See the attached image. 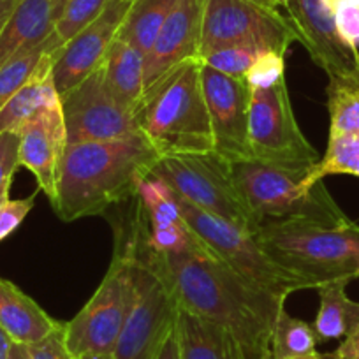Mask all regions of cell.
<instances>
[{
    "label": "cell",
    "mask_w": 359,
    "mask_h": 359,
    "mask_svg": "<svg viewBox=\"0 0 359 359\" xmlns=\"http://www.w3.org/2000/svg\"><path fill=\"white\" fill-rule=\"evenodd\" d=\"M137 252L169 282L182 309L229 331L252 359H271L275 320L285 299L234 273L201 240L184 254L157 255L134 240Z\"/></svg>",
    "instance_id": "obj_1"
},
{
    "label": "cell",
    "mask_w": 359,
    "mask_h": 359,
    "mask_svg": "<svg viewBox=\"0 0 359 359\" xmlns=\"http://www.w3.org/2000/svg\"><path fill=\"white\" fill-rule=\"evenodd\" d=\"M161 155L140 133L122 140L67 144L53 210L64 222L104 215L133 198Z\"/></svg>",
    "instance_id": "obj_2"
},
{
    "label": "cell",
    "mask_w": 359,
    "mask_h": 359,
    "mask_svg": "<svg viewBox=\"0 0 359 359\" xmlns=\"http://www.w3.org/2000/svg\"><path fill=\"white\" fill-rule=\"evenodd\" d=\"M134 118L137 133L158 155L215 151L201 86V58L182 62L151 83Z\"/></svg>",
    "instance_id": "obj_3"
},
{
    "label": "cell",
    "mask_w": 359,
    "mask_h": 359,
    "mask_svg": "<svg viewBox=\"0 0 359 359\" xmlns=\"http://www.w3.org/2000/svg\"><path fill=\"white\" fill-rule=\"evenodd\" d=\"M255 236L269 257L302 278L309 289L359 278V226L348 217L337 224L264 222Z\"/></svg>",
    "instance_id": "obj_4"
},
{
    "label": "cell",
    "mask_w": 359,
    "mask_h": 359,
    "mask_svg": "<svg viewBox=\"0 0 359 359\" xmlns=\"http://www.w3.org/2000/svg\"><path fill=\"white\" fill-rule=\"evenodd\" d=\"M234 184L259 226L264 222L313 220L337 224L347 219L324 184L303 185L310 168H289L257 158L231 162Z\"/></svg>",
    "instance_id": "obj_5"
},
{
    "label": "cell",
    "mask_w": 359,
    "mask_h": 359,
    "mask_svg": "<svg viewBox=\"0 0 359 359\" xmlns=\"http://www.w3.org/2000/svg\"><path fill=\"white\" fill-rule=\"evenodd\" d=\"M176 201L192 233L241 278L282 299H287L296 291L309 289L302 278L282 268L266 254L254 233L229 220L203 212L178 194Z\"/></svg>",
    "instance_id": "obj_6"
},
{
    "label": "cell",
    "mask_w": 359,
    "mask_h": 359,
    "mask_svg": "<svg viewBox=\"0 0 359 359\" xmlns=\"http://www.w3.org/2000/svg\"><path fill=\"white\" fill-rule=\"evenodd\" d=\"M151 175L164 180L180 198L203 212L257 233L259 222L238 192L231 162L217 151L161 155Z\"/></svg>",
    "instance_id": "obj_7"
},
{
    "label": "cell",
    "mask_w": 359,
    "mask_h": 359,
    "mask_svg": "<svg viewBox=\"0 0 359 359\" xmlns=\"http://www.w3.org/2000/svg\"><path fill=\"white\" fill-rule=\"evenodd\" d=\"M133 247H116L108 273L94 296L69 323L64 338L69 352L79 359L86 354H113L134 296Z\"/></svg>",
    "instance_id": "obj_8"
},
{
    "label": "cell",
    "mask_w": 359,
    "mask_h": 359,
    "mask_svg": "<svg viewBox=\"0 0 359 359\" xmlns=\"http://www.w3.org/2000/svg\"><path fill=\"white\" fill-rule=\"evenodd\" d=\"M298 41L287 16L254 0H205L199 57L231 46L285 55Z\"/></svg>",
    "instance_id": "obj_9"
},
{
    "label": "cell",
    "mask_w": 359,
    "mask_h": 359,
    "mask_svg": "<svg viewBox=\"0 0 359 359\" xmlns=\"http://www.w3.org/2000/svg\"><path fill=\"white\" fill-rule=\"evenodd\" d=\"M134 296L113 359H154L176 323L178 302L169 282L137 252L134 240Z\"/></svg>",
    "instance_id": "obj_10"
},
{
    "label": "cell",
    "mask_w": 359,
    "mask_h": 359,
    "mask_svg": "<svg viewBox=\"0 0 359 359\" xmlns=\"http://www.w3.org/2000/svg\"><path fill=\"white\" fill-rule=\"evenodd\" d=\"M248 150L250 158L289 168H312L319 162V154L299 129L285 79L250 90Z\"/></svg>",
    "instance_id": "obj_11"
},
{
    "label": "cell",
    "mask_w": 359,
    "mask_h": 359,
    "mask_svg": "<svg viewBox=\"0 0 359 359\" xmlns=\"http://www.w3.org/2000/svg\"><path fill=\"white\" fill-rule=\"evenodd\" d=\"M60 101L67 144L122 140L137 134L134 111L113 97L102 67L62 94Z\"/></svg>",
    "instance_id": "obj_12"
},
{
    "label": "cell",
    "mask_w": 359,
    "mask_h": 359,
    "mask_svg": "<svg viewBox=\"0 0 359 359\" xmlns=\"http://www.w3.org/2000/svg\"><path fill=\"white\" fill-rule=\"evenodd\" d=\"M201 86L217 154L229 162L250 158V88L245 79L222 74L201 60Z\"/></svg>",
    "instance_id": "obj_13"
},
{
    "label": "cell",
    "mask_w": 359,
    "mask_h": 359,
    "mask_svg": "<svg viewBox=\"0 0 359 359\" xmlns=\"http://www.w3.org/2000/svg\"><path fill=\"white\" fill-rule=\"evenodd\" d=\"M285 11L298 41L327 78L358 74L359 50L344 43L326 0H289Z\"/></svg>",
    "instance_id": "obj_14"
},
{
    "label": "cell",
    "mask_w": 359,
    "mask_h": 359,
    "mask_svg": "<svg viewBox=\"0 0 359 359\" xmlns=\"http://www.w3.org/2000/svg\"><path fill=\"white\" fill-rule=\"evenodd\" d=\"M130 4L133 0H108L101 16L58 50L53 64V81L58 94H65L72 86L79 85L104 64Z\"/></svg>",
    "instance_id": "obj_15"
},
{
    "label": "cell",
    "mask_w": 359,
    "mask_h": 359,
    "mask_svg": "<svg viewBox=\"0 0 359 359\" xmlns=\"http://www.w3.org/2000/svg\"><path fill=\"white\" fill-rule=\"evenodd\" d=\"M20 134V165L36 176L39 191L55 206L58 198V176L67 148L64 111L60 97L37 111Z\"/></svg>",
    "instance_id": "obj_16"
},
{
    "label": "cell",
    "mask_w": 359,
    "mask_h": 359,
    "mask_svg": "<svg viewBox=\"0 0 359 359\" xmlns=\"http://www.w3.org/2000/svg\"><path fill=\"white\" fill-rule=\"evenodd\" d=\"M203 9L205 0H178L147 53L144 90L182 62L201 58Z\"/></svg>",
    "instance_id": "obj_17"
},
{
    "label": "cell",
    "mask_w": 359,
    "mask_h": 359,
    "mask_svg": "<svg viewBox=\"0 0 359 359\" xmlns=\"http://www.w3.org/2000/svg\"><path fill=\"white\" fill-rule=\"evenodd\" d=\"M176 331L182 359H252L229 331L180 305Z\"/></svg>",
    "instance_id": "obj_18"
},
{
    "label": "cell",
    "mask_w": 359,
    "mask_h": 359,
    "mask_svg": "<svg viewBox=\"0 0 359 359\" xmlns=\"http://www.w3.org/2000/svg\"><path fill=\"white\" fill-rule=\"evenodd\" d=\"M0 326L13 341L36 344L62 326L18 285L0 277Z\"/></svg>",
    "instance_id": "obj_19"
},
{
    "label": "cell",
    "mask_w": 359,
    "mask_h": 359,
    "mask_svg": "<svg viewBox=\"0 0 359 359\" xmlns=\"http://www.w3.org/2000/svg\"><path fill=\"white\" fill-rule=\"evenodd\" d=\"M53 34L55 11L51 0H20L0 34V67L20 51L44 43Z\"/></svg>",
    "instance_id": "obj_20"
},
{
    "label": "cell",
    "mask_w": 359,
    "mask_h": 359,
    "mask_svg": "<svg viewBox=\"0 0 359 359\" xmlns=\"http://www.w3.org/2000/svg\"><path fill=\"white\" fill-rule=\"evenodd\" d=\"M57 51L46 55L36 74L2 106L0 109V133H18L37 111L60 97L53 81V64Z\"/></svg>",
    "instance_id": "obj_21"
},
{
    "label": "cell",
    "mask_w": 359,
    "mask_h": 359,
    "mask_svg": "<svg viewBox=\"0 0 359 359\" xmlns=\"http://www.w3.org/2000/svg\"><path fill=\"white\" fill-rule=\"evenodd\" d=\"M144 60L143 51L116 37L101 65L113 97L130 111L137 108L144 94Z\"/></svg>",
    "instance_id": "obj_22"
},
{
    "label": "cell",
    "mask_w": 359,
    "mask_h": 359,
    "mask_svg": "<svg viewBox=\"0 0 359 359\" xmlns=\"http://www.w3.org/2000/svg\"><path fill=\"white\" fill-rule=\"evenodd\" d=\"M345 287L341 280L317 287L320 303L312 326L319 341L340 340L359 326V302L348 298Z\"/></svg>",
    "instance_id": "obj_23"
},
{
    "label": "cell",
    "mask_w": 359,
    "mask_h": 359,
    "mask_svg": "<svg viewBox=\"0 0 359 359\" xmlns=\"http://www.w3.org/2000/svg\"><path fill=\"white\" fill-rule=\"evenodd\" d=\"M176 4L178 0H133L116 37L147 55Z\"/></svg>",
    "instance_id": "obj_24"
},
{
    "label": "cell",
    "mask_w": 359,
    "mask_h": 359,
    "mask_svg": "<svg viewBox=\"0 0 359 359\" xmlns=\"http://www.w3.org/2000/svg\"><path fill=\"white\" fill-rule=\"evenodd\" d=\"M330 136L359 134V72L347 78H331L327 85Z\"/></svg>",
    "instance_id": "obj_25"
},
{
    "label": "cell",
    "mask_w": 359,
    "mask_h": 359,
    "mask_svg": "<svg viewBox=\"0 0 359 359\" xmlns=\"http://www.w3.org/2000/svg\"><path fill=\"white\" fill-rule=\"evenodd\" d=\"M330 175H352L359 178V134L330 136L326 154L310 168L303 185L312 189Z\"/></svg>",
    "instance_id": "obj_26"
},
{
    "label": "cell",
    "mask_w": 359,
    "mask_h": 359,
    "mask_svg": "<svg viewBox=\"0 0 359 359\" xmlns=\"http://www.w3.org/2000/svg\"><path fill=\"white\" fill-rule=\"evenodd\" d=\"M317 334L312 324L296 319L282 309L275 320L269 355L271 359H296L317 352Z\"/></svg>",
    "instance_id": "obj_27"
},
{
    "label": "cell",
    "mask_w": 359,
    "mask_h": 359,
    "mask_svg": "<svg viewBox=\"0 0 359 359\" xmlns=\"http://www.w3.org/2000/svg\"><path fill=\"white\" fill-rule=\"evenodd\" d=\"M62 46H64V43L58 39L57 34H53L44 43L29 48V50L20 51L18 55L9 58L0 67V109L36 74V71L39 69L44 57L53 53V51L60 50Z\"/></svg>",
    "instance_id": "obj_28"
},
{
    "label": "cell",
    "mask_w": 359,
    "mask_h": 359,
    "mask_svg": "<svg viewBox=\"0 0 359 359\" xmlns=\"http://www.w3.org/2000/svg\"><path fill=\"white\" fill-rule=\"evenodd\" d=\"M136 198L140 201L141 212L147 219L148 227L168 226L182 222L184 217L178 208L176 194L164 180L155 175H147L137 185Z\"/></svg>",
    "instance_id": "obj_29"
},
{
    "label": "cell",
    "mask_w": 359,
    "mask_h": 359,
    "mask_svg": "<svg viewBox=\"0 0 359 359\" xmlns=\"http://www.w3.org/2000/svg\"><path fill=\"white\" fill-rule=\"evenodd\" d=\"M108 0H67L55 20V34L62 43L71 41L76 34L101 16Z\"/></svg>",
    "instance_id": "obj_30"
},
{
    "label": "cell",
    "mask_w": 359,
    "mask_h": 359,
    "mask_svg": "<svg viewBox=\"0 0 359 359\" xmlns=\"http://www.w3.org/2000/svg\"><path fill=\"white\" fill-rule=\"evenodd\" d=\"M262 53H266V51L254 46H231L213 51V53L203 57L201 60L222 74L243 79L248 69L254 65V62Z\"/></svg>",
    "instance_id": "obj_31"
},
{
    "label": "cell",
    "mask_w": 359,
    "mask_h": 359,
    "mask_svg": "<svg viewBox=\"0 0 359 359\" xmlns=\"http://www.w3.org/2000/svg\"><path fill=\"white\" fill-rule=\"evenodd\" d=\"M243 79L250 90L277 85L278 81L285 79V55L266 51L254 62Z\"/></svg>",
    "instance_id": "obj_32"
},
{
    "label": "cell",
    "mask_w": 359,
    "mask_h": 359,
    "mask_svg": "<svg viewBox=\"0 0 359 359\" xmlns=\"http://www.w3.org/2000/svg\"><path fill=\"white\" fill-rule=\"evenodd\" d=\"M36 203V194L23 199H9L0 206V241L11 236L27 219Z\"/></svg>",
    "instance_id": "obj_33"
},
{
    "label": "cell",
    "mask_w": 359,
    "mask_h": 359,
    "mask_svg": "<svg viewBox=\"0 0 359 359\" xmlns=\"http://www.w3.org/2000/svg\"><path fill=\"white\" fill-rule=\"evenodd\" d=\"M20 165V134L0 133V187L13 184V176Z\"/></svg>",
    "instance_id": "obj_34"
},
{
    "label": "cell",
    "mask_w": 359,
    "mask_h": 359,
    "mask_svg": "<svg viewBox=\"0 0 359 359\" xmlns=\"http://www.w3.org/2000/svg\"><path fill=\"white\" fill-rule=\"evenodd\" d=\"M27 348H29L30 359H76L65 345L64 323L46 338L27 345Z\"/></svg>",
    "instance_id": "obj_35"
},
{
    "label": "cell",
    "mask_w": 359,
    "mask_h": 359,
    "mask_svg": "<svg viewBox=\"0 0 359 359\" xmlns=\"http://www.w3.org/2000/svg\"><path fill=\"white\" fill-rule=\"evenodd\" d=\"M334 22L344 43L359 50V8L338 6L334 9Z\"/></svg>",
    "instance_id": "obj_36"
},
{
    "label": "cell",
    "mask_w": 359,
    "mask_h": 359,
    "mask_svg": "<svg viewBox=\"0 0 359 359\" xmlns=\"http://www.w3.org/2000/svg\"><path fill=\"white\" fill-rule=\"evenodd\" d=\"M323 355L324 359H359V326L352 330L333 352Z\"/></svg>",
    "instance_id": "obj_37"
},
{
    "label": "cell",
    "mask_w": 359,
    "mask_h": 359,
    "mask_svg": "<svg viewBox=\"0 0 359 359\" xmlns=\"http://www.w3.org/2000/svg\"><path fill=\"white\" fill-rule=\"evenodd\" d=\"M154 359H182L180 358V344H178V331H176V323L172 326V330L169 331L168 337L164 338V341L158 347L157 354L154 355Z\"/></svg>",
    "instance_id": "obj_38"
},
{
    "label": "cell",
    "mask_w": 359,
    "mask_h": 359,
    "mask_svg": "<svg viewBox=\"0 0 359 359\" xmlns=\"http://www.w3.org/2000/svg\"><path fill=\"white\" fill-rule=\"evenodd\" d=\"M18 4L20 0H0V34H2L4 27L8 25L9 18L13 16Z\"/></svg>",
    "instance_id": "obj_39"
},
{
    "label": "cell",
    "mask_w": 359,
    "mask_h": 359,
    "mask_svg": "<svg viewBox=\"0 0 359 359\" xmlns=\"http://www.w3.org/2000/svg\"><path fill=\"white\" fill-rule=\"evenodd\" d=\"M13 340L6 330L0 326V359H9V354H11Z\"/></svg>",
    "instance_id": "obj_40"
},
{
    "label": "cell",
    "mask_w": 359,
    "mask_h": 359,
    "mask_svg": "<svg viewBox=\"0 0 359 359\" xmlns=\"http://www.w3.org/2000/svg\"><path fill=\"white\" fill-rule=\"evenodd\" d=\"M9 359H30L29 348H27V345L16 344V341H13V347H11V354H9Z\"/></svg>",
    "instance_id": "obj_41"
},
{
    "label": "cell",
    "mask_w": 359,
    "mask_h": 359,
    "mask_svg": "<svg viewBox=\"0 0 359 359\" xmlns=\"http://www.w3.org/2000/svg\"><path fill=\"white\" fill-rule=\"evenodd\" d=\"M11 185L13 184H6L4 187H0V206L9 201V192H11Z\"/></svg>",
    "instance_id": "obj_42"
},
{
    "label": "cell",
    "mask_w": 359,
    "mask_h": 359,
    "mask_svg": "<svg viewBox=\"0 0 359 359\" xmlns=\"http://www.w3.org/2000/svg\"><path fill=\"white\" fill-rule=\"evenodd\" d=\"M65 2H67V0H51V4H53V11H55V20H57V16L60 15V11L64 9Z\"/></svg>",
    "instance_id": "obj_43"
},
{
    "label": "cell",
    "mask_w": 359,
    "mask_h": 359,
    "mask_svg": "<svg viewBox=\"0 0 359 359\" xmlns=\"http://www.w3.org/2000/svg\"><path fill=\"white\" fill-rule=\"evenodd\" d=\"M79 359H113L111 354H86Z\"/></svg>",
    "instance_id": "obj_44"
},
{
    "label": "cell",
    "mask_w": 359,
    "mask_h": 359,
    "mask_svg": "<svg viewBox=\"0 0 359 359\" xmlns=\"http://www.w3.org/2000/svg\"><path fill=\"white\" fill-rule=\"evenodd\" d=\"M338 6H347V8H359V0H338Z\"/></svg>",
    "instance_id": "obj_45"
},
{
    "label": "cell",
    "mask_w": 359,
    "mask_h": 359,
    "mask_svg": "<svg viewBox=\"0 0 359 359\" xmlns=\"http://www.w3.org/2000/svg\"><path fill=\"white\" fill-rule=\"evenodd\" d=\"M254 2H257V4H261V6H266V8L278 9V8H277V4H275L273 0H254Z\"/></svg>",
    "instance_id": "obj_46"
},
{
    "label": "cell",
    "mask_w": 359,
    "mask_h": 359,
    "mask_svg": "<svg viewBox=\"0 0 359 359\" xmlns=\"http://www.w3.org/2000/svg\"><path fill=\"white\" fill-rule=\"evenodd\" d=\"M296 359H324V355L319 354V352H313V354L303 355V358H296Z\"/></svg>",
    "instance_id": "obj_47"
},
{
    "label": "cell",
    "mask_w": 359,
    "mask_h": 359,
    "mask_svg": "<svg viewBox=\"0 0 359 359\" xmlns=\"http://www.w3.org/2000/svg\"><path fill=\"white\" fill-rule=\"evenodd\" d=\"M275 4H277V8L280 9V8H287V4H289V0H273Z\"/></svg>",
    "instance_id": "obj_48"
},
{
    "label": "cell",
    "mask_w": 359,
    "mask_h": 359,
    "mask_svg": "<svg viewBox=\"0 0 359 359\" xmlns=\"http://www.w3.org/2000/svg\"><path fill=\"white\" fill-rule=\"evenodd\" d=\"M326 2H327V6H330V8H331V9H333V11H334V9H337V4H338V0H326Z\"/></svg>",
    "instance_id": "obj_49"
}]
</instances>
